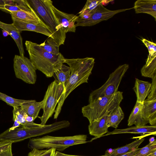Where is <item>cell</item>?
<instances>
[{
  "label": "cell",
  "mask_w": 156,
  "mask_h": 156,
  "mask_svg": "<svg viewBox=\"0 0 156 156\" xmlns=\"http://www.w3.org/2000/svg\"><path fill=\"white\" fill-rule=\"evenodd\" d=\"M64 63L69 66L71 73L68 80L64 85L63 92L55 112L54 119L58 117L65 100L70 93L81 84L88 83L95 63V59L91 57L65 58Z\"/></svg>",
  "instance_id": "1"
},
{
  "label": "cell",
  "mask_w": 156,
  "mask_h": 156,
  "mask_svg": "<svg viewBox=\"0 0 156 156\" xmlns=\"http://www.w3.org/2000/svg\"><path fill=\"white\" fill-rule=\"evenodd\" d=\"M25 45L33 65L48 77L53 76L56 69L64 63L65 58L60 52L57 55L48 52L39 44L29 41H26Z\"/></svg>",
  "instance_id": "2"
},
{
  "label": "cell",
  "mask_w": 156,
  "mask_h": 156,
  "mask_svg": "<svg viewBox=\"0 0 156 156\" xmlns=\"http://www.w3.org/2000/svg\"><path fill=\"white\" fill-rule=\"evenodd\" d=\"M122 93L118 91L112 96L99 98L95 101L84 106L82 108L83 116L90 123L111 114L120 106L123 99Z\"/></svg>",
  "instance_id": "3"
},
{
  "label": "cell",
  "mask_w": 156,
  "mask_h": 156,
  "mask_svg": "<svg viewBox=\"0 0 156 156\" xmlns=\"http://www.w3.org/2000/svg\"><path fill=\"white\" fill-rule=\"evenodd\" d=\"M87 135L84 134L61 136L46 135L30 138L28 147L31 149L53 148L61 152L70 147L87 143Z\"/></svg>",
  "instance_id": "4"
},
{
  "label": "cell",
  "mask_w": 156,
  "mask_h": 156,
  "mask_svg": "<svg viewBox=\"0 0 156 156\" xmlns=\"http://www.w3.org/2000/svg\"><path fill=\"white\" fill-rule=\"evenodd\" d=\"M27 1L35 12L44 21L58 46L63 44L66 38V33L53 12L51 7L53 2L50 0Z\"/></svg>",
  "instance_id": "5"
},
{
  "label": "cell",
  "mask_w": 156,
  "mask_h": 156,
  "mask_svg": "<svg viewBox=\"0 0 156 156\" xmlns=\"http://www.w3.org/2000/svg\"><path fill=\"white\" fill-rule=\"evenodd\" d=\"M20 126L12 130L8 129L0 134V141H10L12 143L18 142L64 128L65 125L64 122L61 121L39 127L25 128Z\"/></svg>",
  "instance_id": "6"
},
{
  "label": "cell",
  "mask_w": 156,
  "mask_h": 156,
  "mask_svg": "<svg viewBox=\"0 0 156 156\" xmlns=\"http://www.w3.org/2000/svg\"><path fill=\"white\" fill-rule=\"evenodd\" d=\"M129 68V65L126 64L117 68L109 75L108 78L102 86L90 94L89 103L95 101L99 98L111 96L117 92L122 79Z\"/></svg>",
  "instance_id": "7"
},
{
  "label": "cell",
  "mask_w": 156,
  "mask_h": 156,
  "mask_svg": "<svg viewBox=\"0 0 156 156\" xmlns=\"http://www.w3.org/2000/svg\"><path fill=\"white\" fill-rule=\"evenodd\" d=\"M63 90V85L58 83L55 80L48 86L43 100L44 103L42 109L43 113L41 116L38 117L41 121V125H45L55 112Z\"/></svg>",
  "instance_id": "8"
},
{
  "label": "cell",
  "mask_w": 156,
  "mask_h": 156,
  "mask_svg": "<svg viewBox=\"0 0 156 156\" xmlns=\"http://www.w3.org/2000/svg\"><path fill=\"white\" fill-rule=\"evenodd\" d=\"M13 68L17 78L28 84L35 83L37 69L30 59L25 56L15 55L13 59Z\"/></svg>",
  "instance_id": "9"
},
{
  "label": "cell",
  "mask_w": 156,
  "mask_h": 156,
  "mask_svg": "<svg viewBox=\"0 0 156 156\" xmlns=\"http://www.w3.org/2000/svg\"><path fill=\"white\" fill-rule=\"evenodd\" d=\"M133 8L111 10L107 9L101 4L90 12L88 18L81 19L79 17L76 21L75 26H92L102 21L107 20L117 13Z\"/></svg>",
  "instance_id": "10"
},
{
  "label": "cell",
  "mask_w": 156,
  "mask_h": 156,
  "mask_svg": "<svg viewBox=\"0 0 156 156\" xmlns=\"http://www.w3.org/2000/svg\"><path fill=\"white\" fill-rule=\"evenodd\" d=\"M51 7L54 14L64 32L66 34L68 32H75L76 30L75 23L79 18V16L62 12L53 4Z\"/></svg>",
  "instance_id": "11"
},
{
  "label": "cell",
  "mask_w": 156,
  "mask_h": 156,
  "mask_svg": "<svg viewBox=\"0 0 156 156\" xmlns=\"http://www.w3.org/2000/svg\"><path fill=\"white\" fill-rule=\"evenodd\" d=\"M11 17L13 21L12 24L20 33L24 30L32 31L41 34L54 39L50 30L46 25L36 24L25 22L12 16Z\"/></svg>",
  "instance_id": "12"
},
{
  "label": "cell",
  "mask_w": 156,
  "mask_h": 156,
  "mask_svg": "<svg viewBox=\"0 0 156 156\" xmlns=\"http://www.w3.org/2000/svg\"><path fill=\"white\" fill-rule=\"evenodd\" d=\"M132 133L135 134H142L153 135L156 134V126L146 125L143 126H132L123 129H115L111 132H108L102 136L110 135Z\"/></svg>",
  "instance_id": "13"
},
{
  "label": "cell",
  "mask_w": 156,
  "mask_h": 156,
  "mask_svg": "<svg viewBox=\"0 0 156 156\" xmlns=\"http://www.w3.org/2000/svg\"><path fill=\"white\" fill-rule=\"evenodd\" d=\"M110 114L104 116L98 121L89 123L88 127L89 134L94 136L92 140L102 137L108 132L107 121Z\"/></svg>",
  "instance_id": "14"
},
{
  "label": "cell",
  "mask_w": 156,
  "mask_h": 156,
  "mask_svg": "<svg viewBox=\"0 0 156 156\" xmlns=\"http://www.w3.org/2000/svg\"><path fill=\"white\" fill-rule=\"evenodd\" d=\"M133 8L136 13H144L150 15L156 20V0H138Z\"/></svg>",
  "instance_id": "15"
},
{
  "label": "cell",
  "mask_w": 156,
  "mask_h": 156,
  "mask_svg": "<svg viewBox=\"0 0 156 156\" xmlns=\"http://www.w3.org/2000/svg\"><path fill=\"white\" fill-rule=\"evenodd\" d=\"M9 13L11 16L24 22L36 24L46 25L34 10H20L10 12Z\"/></svg>",
  "instance_id": "16"
},
{
  "label": "cell",
  "mask_w": 156,
  "mask_h": 156,
  "mask_svg": "<svg viewBox=\"0 0 156 156\" xmlns=\"http://www.w3.org/2000/svg\"><path fill=\"white\" fill-rule=\"evenodd\" d=\"M143 104L136 102L128 120L129 126L135 125L136 126H143L146 125L149 122L143 117L142 108Z\"/></svg>",
  "instance_id": "17"
},
{
  "label": "cell",
  "mask_w": 156,
  "mask_h": 156,
  "mask_svg": "<svg viewBox=\"0 0 156 156\" xmlns=\"http://www.w3.org/2000/svg\"><path fill=\"white\" fill-rule=\"evenodd\" d=\"M0 28L7 31L12 37L18 48L20 55L24 56L22 38L20 33L12 24H7L0 21Z\"/></svg>",
  "instance_id": "18"
},
{
  "label": "cell",
  "mask_w": 156,
  "mask_h": 156,
  "mask_svg": "<svg viewBox=\"0 0 156 156\" xmlns=\"http://www.w3.org/2000/svg\"><path fill=\"white\" fill-rule=\"evenodd\" d=\"M134 86L133 88L135 92L136 98V101L143 104L146 98L150 92L151 83L147 81H145L135 79Z\"/></svg>",
  "instance_id": "19"
},
{
  "label": "cell",
  "mask_w": 156,
  "mask_h": 156,
  "mask_svg": "<svg viewBox=\"0 0 156 156\" xmlns=\"http://www.w3.org/2000/svg\"><path fill=\"white\" fill-rule=\"evenodd\" d=\"M150 135L149 134L144 135L136 137L138 138L136 140L126 145L115 148L109 154L106 153V156H120L130 152L133 149L138 148V147L144 141V137Z\"/></svg>",
  "instance_id": "20"
},
{
  "label": "cell",
  "mask_w": 156,
  "mask_h": 156,
  "mask_svg": "<svg viewBox=\"0 0 156 156\" xmlns=\"http://www.w3.org/2000/svg\"><path fill=\"white\" fill-rule=\"evenodd\" d=\"M44 101L37 102L35 100H30L22 104L20 107L29 116L33 118L34 120L38 117L40 110L42 109Z\"/></svg>",
  "instance_id": "21"
},
{
  "label": "cell",
  "mask_w": 156,
  "mask_h": 156,
  "mask_svg": "<svg viewBox=\"0 0 156 156\" xmlns=\"http://www.w3.org/2000/svg\"><path fill=\"white\" fill-rule=\"evenodd\" d=\"M0 9L6 12L20 10L32 11L34 10L27 0H16L15 4L0 5Z\"/></svg>",
  "instance_id": "22"
},
{
  "label": "cell",
  "mask_w": 156,
  "mask_h": 156,
  "mask_svg": "<svg viewBox=\"0 0 156 156\" xmlns=\"http://www.w3.org/2000/svg\"><path fill=\"white\" fill-rule=\"evenodd\" d=\"M71 69L69 66L64 64L61 65L55 70L53 76L57 82L64 85L68 80L70 76Z\"/></svg>",
  "instance_id": "23"
},
{
  "label": "cell",
  "mask_w": 156,
  "mask_h": 156,
  "mask_svg": "<svg viewBox=\"0 0 156 156\" xmlns=\"http://www.w3.org/2000/svg\"><path fill=\"white\" fill-rule=\"evenodd\" d=\"M104 0H88L82 9L78 13L79 18L85 19L88 18L90 12L102 4Z\"/></svg>",
  "instance_id": "24"
},
{
  "label": "cell",
  "mask_w": 156,
  "mask_h": 156,
  "mask_svg": "<svg viewBox=\"0 0 156 156\" xmlns=\"http://www.w3.org/2000/svg\"><path fill=\"white\" fill-rule=\"evenodd\" d=\"M25 112L20 107L13 108V118H15L18 120L20 123L21 126L25 128H33L44 126L35 123H30L27 122L25 118Z\"/></svg>",
  "instance_id": "25"
},
{
  "label": "cell",
  "mask_w": 156,
  "mask_h": 156,
  "mask_svg": "<svg viewBox=\"0 0 156 156\" xmlns=\"http://www.w3.org/2000/svg\"><path fill=\"white\" fill-rule=\"evenodd\" d=\"M124 116L123 112L121 107L119 106L110 115L107 121V126L108 127H111L117 129Z\"/></svg>",
  "instance_id": "26"
},
{
  "label": "cell",
  "mask_w": 156,
  "mask_h": 156,
  "mask_svg": "<svg viewBox=\"0 0 156 156\" xmlns=\"http://www.w3.org/2000/svg\"><path fill=\"white\" fill-rule=\"evenodd\" d=\"M142 112L143 117L148 121L150 118L156 115V99L145 100L143 103Z\"/></svg>",
  "instance_id": "27"
},
{
  "label": "cell",
  "mask_w": 156,
  "mask_h": 156,
  "mask_svg": "<svg viewBox=\"0 0 156 156\" xmlns=\"http://www.w3.org/2000/svg\"><path fill=\"white\" fill-rule=\"evenodd\" d=\"M40 46L46 51L57 55L59 53V46L53 38L50 37L46 41L39 44Z\"/></svg>",
  "instance_id": "28"
},
{
  "label": "cell",
  "mask_w": 156,
  "mask_h": 156,
  "mask_svg": "<svg viewBox=\"0 0 156 156\" xmlns=\"http://www.w3.org/2000/svg\"><path fill=\"white\" fill-rule=\"evenodd\" d=\"M148 50L149 55L146 60V64L144 65L147 67L156 58V44L146 39L142 41Z\"/></svg>",
  "instance_id": "29"
},
{
  "label": "cell",
  "mask_w": 156,
  "mask_h": 156,
  "mask_svg": "<svg viewBox=\"0 0 156 156\" xmlns=\"http://www.w3.org/2000/svg\"><path fill=\"white\" fill-rule=\"evenodd\" d=\"M0 100L5 102L7 105L13 108L20 107L22 104L30 101V100H24L13 98L1 92H0Z\"/></svg>",
  "instance_id": "30"
},
{
  "label": "cell",
  "mask_w": 156,
  "mask_h": 156,
  "mask_svg": "<svg viewBox=\"0 0 156 156\" xmlns=\"http://www.w3.org/2000/svg\"><path fill=\"white\" fill-rule=\"evenodd\" d=\"M140 71L142 76L153 79L156 75V58L147 66H144Z\"/></svg>",
  "instance_id": "31"
},
{
  "label": "cell",
  "mask_w": 156,
  "mask_h": 156,
  "mask_svg": "<svg viewBox=\"0 0 156 156\" xmlns=\"http://www.w3.org/2000/svg\"><path fill=\"white\" fill-rule=\"evenodd\" d=\"M56 151V149L53 148L45 150L33 148L28 156H55Z\"/></svg>",
  "instance_id": "32"
},
{
  "label": "cell",
  "mask_w": 156,
  "mask_h": 156,
  "mask_svg": "<svg viewBox=\"0 0 156 156\" xmlns=\"http://www.w3.org/2000/svg\"><path fill=\"white\" fill-rule=\"evenodd\" d=\"M11 142L0 141V156H13Z\"/></svg>",
  "instance_id": "33"
},
{
  "label": "cell",
  "mask_w": 156,
  "mask_h": 156,
  "mask_svg": "<svg viewBox=\"0 0 156 156\" xmlns=\"http://www.w3.org/2000/svg\"><path fill=\"white\" fill-rule=\"evenodd\" d=\"M156 149V140L152 143H149L148 144L140 148L133 156H146L149 153Z\"/></svg>",
  "instance_id": "34"
},
{
  "label": "cell",
  "mask_w": 156,
  "mask_h": 156,
  "mask_svg": "<svg viewBox=\"0 0 156 156\" xmlns=\"http://www.w3.org/2000/svg\"><path fill=\"white\" fill-rule=\"evenodd\" d=\"M152 79L150 92L147 99L148 100L156 99V75Z\"/></svg>",
  "instance_id": "35"
},
{
  "label": "cell",
  "mask_w": 156,
  "mask_h": 156,
  "mask_svg": "<svg viewBox=\"0 0 156 156\" xmlns=\"http://www.w3.org/2000/svg\"><path fill=\"white\" fill-rule=\"evenodd\" d=\"M140 149V148H135L131 151L120 156H133Z\"/></svg>",
  "instance_id": "36"
},
{
  "label": "cell",
  "mask_w": 156,
  "mask_h": 156,
  "mask_svg": "<svg viewBox=\"0 0 156 156\" xmlns=\"http://www.w3.org/2000/svg\"><path fill=\"white\" fill-rule=\"evenodd\" d=\"M14 123L13 126L9 129V130H12L16 128L19 127L21 125L20 123L19 122L18 120L15 118H13Z\"/></svg>",
  "instance_id": "37"
},
{
  "label": "cell",
  "mask_w": 156,
  "mask_h": 156,
  "mask_svg": "<svg viewBox=\"0 0 156 156\" xmlns=\"http://www.w3.org/2000/svg\"><path fill=\"white\" fill-rule=\"evenodd\" d=\"M55 156H80V155H76L69 154H66L62 153L61 152H59L58 151H56L55 152ZM106 154H105L104 155L99 156H106Z\"/></svg>",
  "instance_id": "38"
},
{
  "label": "cell",
  "mask_w": 156,
  "mask_h": 156,
  "mask_svg": "<svg viewBox=\"0 0 156 156\" xmlns=\"http://www.w3.org/2000/svg\"><path fill=\"white\" fill-rule=\"evenodd\" d=\"M146 156H156V149L152 151Z\"/></svg>",
  "instance_id": "39"
},
{
  "label": "cell",
  "mask_w": 156,
  "mask_h": 156,
  "mask_svg": "<svg viewBox=\"0 0 156 156\" xmlns=\"http://www.w3.org/2000/svg\"><path fill=\"white\" fill-rule=\"evenodd\" d=\"M2 33L4 37H7L9 35V33L7 31L3 30H2Z\"/></svg>",
  "instance_id": "40"
},
{
  "label": "cell",
  "mask_w": 156,
  "mask_h": 156,
  "mask_svg": "<svg viewBox=\"0 0 156 156\" xmlns=\"http://www.w3.org/2000/svg\"><path fill=\"white\" fill-rule=\"evenodd\" d=\"M155 140V139L154 137H151L149 140V143H152Z\"/></svg>",
  "instance_id": "41"
},
{
  "label": "cell",
  "mask_w": 156,
  "mask_h": 156,
  "mask_svg": "<svg viewBox=\"0 0 156 156\" xmlns=\"http://www.w3.org/2000/svg\"><path fill=\"white\" fill-rule=\"evenodd\" d=\"M55 156H56L55 155Z\"/></svg>",
  "instance_id": "42"
}]
</instances>
